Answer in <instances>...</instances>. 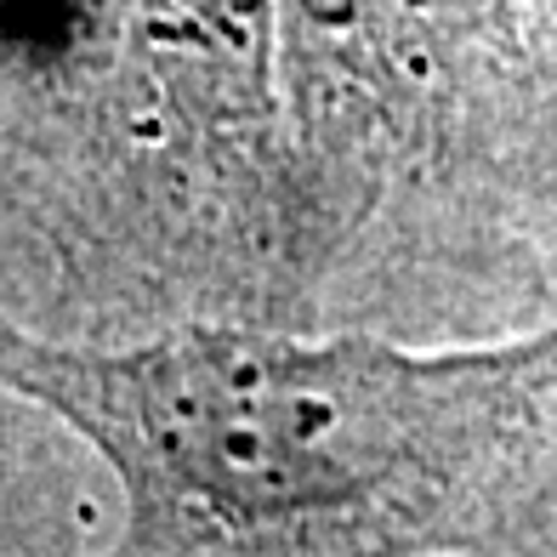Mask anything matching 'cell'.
Masks as SVG:
<instances>
[{"label": "cell", "instance_id": "cell-1", "mask_svg": "<svg viewBox=\"0 0 557 557\" xmlns=\"http://www.w3.org/2000/svg\"><path fill=\"white\" fill-rule=\"evenodd\" d=\"M0 382L109 449L143 535L257 541L455 484L557 382V336L416 359L359 336L183 331L91 359L0 331Z\"/></svg>", "mask_w": 557, "mask_h": 557}]
</instances>
